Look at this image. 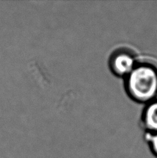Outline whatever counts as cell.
<instances>
[{
    "instance_id": "obj_1",
    "label": "cell",
    "mask_w": 157,
    "mask_h": 158,
    "mask_svg": "<svg viewBox=\"0 0 157 158\" xmlns=\"http://www.w3.org/2000/svg\"><path fill=\"white\" fill-rule=\"evenodd\" d=\"M123 86L131 100L146 104L157 98V62L139 58L132 70L123 78Z\"/></svg>"
},
{
    "instance_id": "obj_2",
    "label": "cell",
    "mask_w": 157,
    "mask_h": 158,
    "mask_svg": "<svg viewBox=\"0 0 157 158\" xmlns=\"http://www.w3.org/2000/svg\"><path fill=\"white\" fill-rule=\"evenodd\" d=\"M139 60L135 51L127 46H119L111 51L107 64L115 77L124 78L130 73Z\"/></svg>"
},
{
    "instance_id": "obj_3",
    "label": "cell",
    "mask_w": 157,
    "mask_h": 158,
    "mask_svg": "<svg viewBox=\"0 0 157 158\" xmlns=\"http://www.w3.org/2000/svg\"><path fill=\"white\" fill-rule=\"evenodd\" d=\"M141 114V125L145 132H157V98L145 104Z\"/></svg>"
},
{
    "instance_id": "obj_4",
    "label": "cell",
    "mask_w": 157,
    "mask_h": 158,
    "mask_svg": "<svg viewBox=\"0 0 157 158\" xmlns=\"http://www.w3.org/2000/svg\"><path fill=\"white\" fill-rule=\"evenodd\" d=\"M144 139L151 153L157 158V132H145Z\"/></svg>"
}]
</instances>
